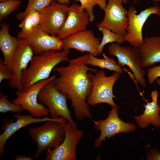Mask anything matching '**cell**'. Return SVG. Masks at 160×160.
<instances>
[{"instance_id": "cell-22", "label": "cell", "mask_w": 160, "mask_h": 160, "mask_svg": "<svg viewBox=\"0 0 160 160\" xmlns=\"http://www.w3.org/2000/svg\"><path fill=\"white\" fill-rule=\"evenodd\" d=\"M98 30L103 34V38L97 48L99 55L101 54L105 46L109 43L116 42L119 44L124 41V37L121 35L112 32L110 30L105 27H99Z\"/></svg>"}, {"instance_id": "cell-36", "label": "cell", "mask_w": 160, "mask_h": 160, "mask_svg": "<svg viewBox=\"0 0 160 160\" xmlns=\"http://www.w3.org/2000/svg\"><path fill=\"white\" fill-rule=\"evenodd\" d=\"M154 2H156L157 1H160V0H153Z\"/></svg>"}, {"instance_id": "cell-37", "label": "cell", "mask_w": 160, "mask_h": 160, "mask_svg": "<svg viewBox=\"0 0 160 160\" xmlns=\"http://www.w3.org/2000/svg\"><path fill=\"white\" fill-rule=\"evenodd\" d=\"M7 0H0V1L1 2V1H7Z\"/></svg>"}, {"instance_id": "cell-20", "label": "cell", "mask_w": 160, "mask_h": 160, "mask_svg": "<svg viewBox=\"0 0 160 160\" xmlns=\"http://www.w3.org/2000/svg\"><path fill=\"white\" fill-rule=\"evenodd\" d=\"M0 49L4 57L2 61L13 72L12 61L18 42L19 38L11 36L9 26L4 22L0 24Z\"/></svg>"}, {"instance_id": "cell-32", "label": "cell", "mask_w": 160, "mask_h": 160, "mask_svg": "<svg viewBox=\"0 0 160 160\" xmlns=\"http://www.w3.org/2000/svg\"><path fill=\"white\" fill-rule=\"evenodd\" d=\"M32 157L24 156L22 155H17L15 159V160H32Z\"/></svg>"}, {"instance_id": "cell-5", "label": "cell", "mask_w": 160, "mask_h": 160, "mask_svg": "<svg viewBox=\"0 0 160 160\" xmlns=\"http://www.w3.org/2000/svg\"><path fill=\"white\" fill-rule=\"evenodd\" d=\"M51 80L40 90L38 96V101L47 107L52 118L58 119L62 116L77 127L68 108L66 97L55 88Z\"/></svg>"}, {"instance_id": "cell-38", "label": "cell", "mask_w": 160, "mask_h": 160, "mask_svg": "<svg viewBox=\"0 0 160 160\" xmlns=\"http://www.w3.org/2000/svg\"><path fill=\"white\" fill-rule=\"evenodd\" d=\"M138 0H135V1H134V2H136V1H138Z\"/></svg>"}, {"instance_id": "cell-28", "label": "cell", "mask_w": 160, "mask_h": 160, "mask_svg": "<svg viewBox=\"0 0 160 160\" xmlns=\"http://www.w3.org/2000/svg\"><path fill=\"white\" fill-rule=\"evenodd\" d=\"M12 71L2 61L0 62V83L4 79H10L12 77Z\"/></svg>"}, {"instance_id": "cell-6", "label": "cell", "mask_w": 160, "mask_h": 160, "mask_svg": "<svg viewBox=\"0 0 160 160\" xmlns=\"http://www.w3.org/2000/svg\"><path fill=\"white\" fill-rule=\"evenodd\" d=\"M108 50L110 55L117 58L118 64L120 66L126 65L129 67L136 82L144 88L146 87L145 72L141 64L138 48L122 46L118 43H111L108 47Z\"/></svg>"}, {"instance_id": "cell-35", "label": "cell", "mask_w": 160, "mask_h": 160, "mask_svg": "<svg viewBox=\"0 0 160 160\" xmlns=\"http://www.w3.org/2000/svg\"><path fill=\"white\" fill-rule=\"evenodd\" d=\"M129 0H122V3L124 4H126ZM135 0H134V1Z\"/></svg>"}, {"instance_id": "cell-29", "label": "cell", "mask_w": 160, "mask_h": 160, "mask_svg": "<svg viewBox=\"0 0 160 160\" xmlns=\"http://www.w3.org/2000/svg\"><path fill=\"white\" fill-rule=\"evenodd\" d=\"M19 26L21 28L20 31L23 33L28 32L33 29L31 20L29 14L22 20V22L19 25Z\"/></svg>"}, {"instance_id": "cell-2", "label": "cell", "mask_w": 160, "mask_h": 160, "mask_svg": "<svg viewBox=\"0 0 160 160\" xmlns=\"http://www.w3.org/2000/svg\"><path fill=\"white\" fill-rule=\"evenodd\" d=\"M69 50L62 51L51 50L33 56L29 66L22 72L21 82L23 91H26L33 84L49 78L51 71L59 63L69 62Z\"/></svg>"}, {"instance_id": "cell-8", "label": "cell", "mask_w": 160, "mask_h": 160, "mask_svg": "<svg viewBox=\"0 0 160 160\" xmlns=\"http://www.w3.org/2000/svg\"><path fill=\"white\" fill-rule=\"evenodd\" d=\"M127 15L129 18L127 33L124 36V41L129 42L132 47L139 48L144 43L142 29L145 23L152 14L160 16V7L155 5L142 11L136 14L137 12L133 6L129 7Z\"/></svg>"}, {"instance_id": "cell-13", "label": "cell", "mask_w": 160, "mask_h": 160, "mask_svg": "<svg viewBox=\"0 0 160 160\" xmlns=\"http://www.w3.org/2000/svg\"><path fill=\"white\" fill-rule=\"evenodd\" d=\"M17 37L27 40L34 54L37 55L49 50L63 49L62 40L49 35L39 26L28 32H18Z\"/></svg>"}, {"instance_id": "cell-27", "label": "cell", "mask_w": 160, "mask_h": 160, "mask_svg": "<svg viewBox=\"0 0 160 160\" xmlns=\"http://www.w3.org/2000/svg\"><path fill=\"white\" fill-rule=\"evenodd\" d=\"M147 75L148 84L152 85L156 79L160 77V65L149 68L147 70Z\"/></svg>"}, {"instance_id": "cell-23", "label": "cell", "mask_w": 160, "mask_h": 160, "mask_svg": "<svg viewBox=\"0 0 160 160\" xmlns=\"http://www.w3.org/2000/svg\"><path fill=\"white\" fill-rule=\"evenodd\" d=\"M55 0H28V2L25 10L18 13L16 18L22 20L28 13L32 11H40L49 5Z\"/></svg>"}, {"instance_id": "cell-9", "label": "cell", "mask_w": 160, "mask_h": 160, "mask_svg": "<svg viewBox=\"0 0 160 160\" xmlns=\"http://www.w3.org/2000/svg\"><path fill=\"white\" fill-rule=\"evenodd\" d=\"M68 122L65 124V135L62 143L57 148L47 149L44 160H76V146L84 132Z\"/></svg>"}, {"instance_id": "cell-10", "label": "cell", "mask_w": 160, "mask_h": 160, "mask_svg": "<svg viewBox=\"0 0 160 160\" xmlns=\"http://www.w3.org/2000/svg\"><path fill=\"white\" fill-rule=\"evenodd\" d=\"M112 108L105 119L93 121L94 128L100 132V136L94 140V148L100 147L103 141L106 137L111 138L119 133L132 132L136 129L133 123H126L120 119L118 116V107Z\"/></svg>"}, {"instance_id": "cell-19", "label": "cell", "mask_w": 160, "mask_h": 160, "mask_svg": "<svg viewBox=\"0 0 160 160\" xmlns=\"http://www.w3.org/2000/svg\"><path fill=\"white\" fill-rule=\"evenodd\" d=\"M151 96V102L143 105L145 108L143 113L134 117L139 127L142 129L147 127L150 124L157 127L160 126V106L157 103V91H152Z\"/></svg>"}, {"instance_id": "cell-25", "label": "cell", "mask_w": 160, "mask_h": 160, "mask_svg": "<svg viewBox=\"0 0 160 160\" xmlns=\"http://www.w3.org/2000/svg\"><path fill=\"white\" fill-rule=\"evenodd\" d=\"M24 109L20 105L10 102L6 95L0 92V112L4 113L12 112L19 113L23 112Z\"/></svg>"}, {"instance_id": "cell-15", "label": "cell", "mask_w": 160, "mask_h": 160, "mask_svg": "<svg viewBox=\"0 0 160 160\" xmlns=\"http://www.w3.org/2000/svg\"><path fill=\"white\" fill-rule=\"evenodd\" d=\"M90 22L87 12L78 4L69 7L65 23L57 36L62 40L86 29Z\"/></svg>"}, {"instance_id": "cell-31", "label": "cell", "mask_w": 160, "mask_h": 160, "mask_svg": "<svg viewBox=\"0 0 160 160\" xmlns=\"http://www.w3.org/2000/svg\"><path fill=\"white\" fill-rule=\"evenodd\" d=\"M148 160H160V152L157 150H151L147 155Z\"/></svg>"}, {"instance_id": "cell-7", "label": "cell", "mask_w": 160, "mask_h": 160, "mask_svg": "<svg viewBox=\"0 0 160 160\" xmlns=\"http://www.w3.org/2000/svg\"><path fill=\"white\" fill-rule=\"evenodd\" d=\"M56 76L54 75L38 81L31 86L26 91L17 90L15 93L17 97L12 102L21 105L33 117L47 116L49 113L48 109L45 105L38 102V96L41 89Z\"/></svg>"}, {"instance_id": "cell-16", "label": "cell", "mask_w": 160, "mask_h": 160, "mask_svg": "<svg viewBox=\"0 0 160 160\" xmlns=\"http://www.w3.org/2000/svg\"><path fill=\"white\" fill-rule=\"evenodd\" d=\"M100 39L95 37L92 30L86 29L62 39L63 49H74L81 52H88L96 56L99 55L97 48Z\"/></svg>"}, {"instance_id": "cell-4", "label": "cell", "mask_w": 160, "mask_h": 160, "mask_svg": "<svg viewBox=\"0 0 160 160\" xmlns=\"http://www.w3.org/2000/svg\"><path fill=\"white\" fill-rule=\"evenodd\" d=\"M121 74L115 72L111 76H107L104 71H97L95 74H90L92 87L87 101L91 106L101 103L108 104L112 107H117L113 101V88L114 84Z\"/></svg>"}, {"instance_id": "cell-11", "label": "cell", "mask_w": 160, "mask_h": 160, "mask_svg": "<svg viewBox=\"0 0 160 160\" xmlns=\"http://www.w3.org/2000/svg\"><path fill=\"white\" fill-rule=\"evenodd\" d=\"M103 20L96 25L103 27L123 37L128 25V10L123 6L122 0H108Z\"/></svg>"}, {"instance_id": "cell-3", "label": "cell", "mask_w": 160, "mask_h": 160, "mask_svg": "<svg viewBox=\"0 0 160 160\" xmlns=\"http://www.w3.org/2000/svg\"><path fill=\"white\" fill-rule=\"evenodd\" d=\"M67 121L61 116L58 119L46 121L38 127L28 129L37 146L34 159L37 158L44 151L55 149L62 143L65 135V124Z\"/></svg>"}, {"instance_id": "cell-1", "label": "cell", "mask_w": 160, "mask_h": 160, "mask_svg": "<svg viewBox=\"0 0 160 160\" xmlns=\"http://www.w3.org/2000/svg\"><path fill=\"white\" fill-rule=\"evenodd\" d=\"M89 54L70 60L69 65L54 68L59 76L51 81L55 88L71 100L76 119L81 120L85 117L92 120L87 99L90 94L92 85L88 71H97L87 66L86 61Z\"/></svg>"}, {"instance_id": "cell-18", "label": "cell", "mask_w": 160, "mask_h": 160, "mask_svg": "<svg viewBox=\"0 0 160 160\" xmlns=\"http://www.w3.org/2000/svg\"><path fill=\"white\" fill-rule=\"evenodd\" d=\"M138 52L143 68L160 62V36L145 37Z\"/></svg>"}, {"instance_id": "cell-26", "label": "cell", "mask_w": 160, "mask_h": 160, "mask_svg": "<svg viewBox=\"0 0 160 160\" xmlns=\"http://www.w3.org/2000/svg\"><path fill=\"white\" fill-rule=\"evenodd\" d=\"M21 3L20 0H8L0 2V21L8 17L12 12L17 9Z\"/></svg>"}, {"instance_id": "cell-34", "label": "cell", "mask_w": 160, "mask_h": 160, "mask_svg": "<svg viewBox=\"0 0 160 160\" xmlns=\"http://www.w3.org/2000/svg\"><path fill=\"white\" fill-rule=\"evenodd\" d=\"M155 81L156 83L160 86V78H159V77L156 78Z\"/></svg>"}, {"instance_id": "cell-12", "label": "cell", "mask_w": 160, "mask_h": 160, "mask_svg": "<svg viewBox=\"0 0 160 160\" xmlns=\"http://www.w3.org/2000/svg\"><path fill=\"white\" fill-rule=\"evenodd\" d=\"M69 7L54 1L39 11L41 16L39 26L49 35L57 36L67 17Z\"/></svg>"}, {"instance_id": "cell-14", "label": "cell", "mask_w": 160, "mask_h": 160, "mask_svg": "<svg viewBox=\"0 0 160 160\" xmlns=\"http://www.w3.org/2000/svg\"><path fill=\"white\" fill-rule=\"evenodd\" d=\"M33 54L28 41L19 38L12 59L13 75L8 83L10 87L20 91H23L21 82L22 72L27 68Z\"/></svg>"}, {"instance_id": "cell-33", "label": "cell", "mask_w": 160, "mask_h": 160, "mask_svg": "<svg viewBox=\"0 0 160 160\" xmlns=\"http://www.w3.org/2000/svg\"><path fill=\"white\" fill-rule=\"evenodd\" d=\"M57 2L63 4H65L68 6L70 4V0H55Z\"/></svg>"}, {"instance_id": "cell-30", "label": "cell", "mask_w": 160, "mask_h": 160, "mask_svg": "<svg viewBox=\"0 0 160 160\" xmlns=\"http://www.w3.org/2000/svg\"><path fill=\"white\" fill-rule=\"evenodd\" d=\"M28 14L31 17L33 29L39 25L41 21V15L39 12L36 11H31Z\"/></svg>"}, {"instance_id": "cell-17", "label": "cell", "mask_w": 160, "mask_h": 160, "mask_svg": "<svg viewBox=\"0 0 160 160\" xmlns=\"http://www.w3.org/2000/svg\"><path fill=\"white\" fill-rule=\"evenodd\" d=\"M13 116L17 119L15 121L13 119L8 121L6 119H3L1 127L3 132L0 135V157L5 153L4 146L7 140L16 131L29 124L55 119L47 116L41 119L35 118L30 114L23 115L16 113Z\"/></svg>"}, {"instance_id": "cell-21", "label": "cell", "mask_w": 160, "mask_h": 160, "mask_svg": "<svg viewBox=\"0 0 160 160\" xmlns=\"http://www.w3.org/2000/svg\"><path fill=\"white\" fill-rule=\"evenodd\" d=\"M104 59H99L93 55L89 54L85 63L87 65L107 69L121 74L123 73V69L114 59L109 58L106 56H104Z\"/></svg>"}, {"instance_id": "cell-24", "label": "cell", "mask_w": 160, "mask_h": 160, "mask_svg": "<svg viewBox=\"0 0 160 160\" xmlns=\"http://www.w3.org/2000/svg\"><path fill=\"white\" fill-rule=\"evenodd\" d=\"M76 2L79 1L81 3V6L88 13L90 22H92L94 20L93 12L94 7L98 5L100 8L105 10L107 5L106 0H73Z\"/></svg>"}]
</instances>
